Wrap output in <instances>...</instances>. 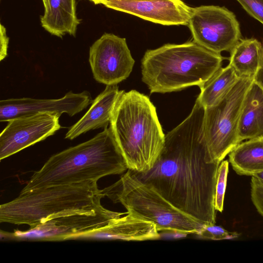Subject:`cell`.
Instances as JSON below:
<instances>
[{"instance_id": "obj_1", "label": "cell", "mask_w": 263, "mask_h": 263, "mask_svg": "<svg viewBox=\"0 0 263 263\" xmlns=\"http://www.w3.org/2000/svg\"><path fill=\"white\" fill-rule=\"evenodd\" d=\"M204 112L196 99L187 118L165 135L163 148L153 168L144 173L132 172L177 209L209 225L216 223L214 197L220 163L209 160Z\"/></svg>"}, {"instance_id": "obj_2", "label": "cell", "mask_w": 263, "mask_h": 263, "mask_svg": "<svg viewBox=\"0 0 263 263\" xmlns=\"http://www.w3.org/2000/svg\"><path fill=\"white\" fill-rule=\"evenodd\" d=\"M124 156L109 127L90 140L50 157L34 173L24 192L54 185L96 181L127 170Z\"/></svg>"}, {"instance_id": "obj_3", "label": "cell", "mask_w": 263, "mask_h": 263, "mask_svg": "<svg viewBox=\"0 0 263 263\" xmlns=\"http://www.w3.org/2000/svg\"><path fill=\"white\" fill-rule=\"evenodd\" d=\"M109 127L128 170L144 173L153 168L163 148L165 135L147 96L136 90H122Z\"/></svg>"}, {"instance_id": "obj_4", "label": "cell", "mask_w": 263, "mask_h": 263, "mask_svg": "<svg viewBox=\"0 0 263 263\" xmlns=\"http://www.w3.org/2000/svg\"><path fill=\"white\" fill-rule=\"evenodd\" d=\"M225 58L194 40L147 50L141 60L142 81L151 93L199 87L221 67Z\"/></svg>"}, {"instance_id": "obj_5", "label": "cell", "mask_w": 263, "mask_h": 263, "mask_svg": "<svg viewBox=\"0 0 263 263\" xmlns=\"http://www.w3.org/2000/svg\"><path fill=\"white\" fill-rule=\"evenodd\" d=\"M96 181L59 185L21 192L0 206V222L34 227L51 218L77 213H92L103 206Z\"/></svg>"}, {"instance_id": "obj_6", "label": "cell", "mask_w": 263, "mask_h": 263, "mask_svg": "<svg viewBox=\"0 0 263 263\" xmlns=\"http://www.w3.org/2000/svg\"><path fill=\"white\" fill-rule=\"evenodd\" d=\"M103 196L120 202L133 215L154 223L159 231L198 234L204 224L182 212L129 170Z\"/></svg>"}, {"instance_id": "obj_7", "label": "cell", "mask_w": 263, "mask_h": 263, "mask_svg": "<svg viewBox=\"0 0 263 263\" xmlns=\"http://www.w3.org/2000/svg\"><path fill=\"white\" fill-rule=\"evenodd\" d=\"M253 77H241L216 103L204 108L203 130L210 162L220 163L240 143L239 116Z\"/></svg>"}, {"instance_id": "obj_8", "label": "cell", "mask_w": 263, "mask_h": 263, "mask_svg": "<svg viewBox=\"0 0 263 263\" xmlns=\"http://www.w3.org/2000/svg\"><path fill=\"white\" fill-rule=\"evenodd\" d=\"M126 213L110 211L103 206L92 213H77L51 218L26 231L1 230L2 241H49L68 240L77 234L103 227Z\"/></svg>"}, {"instance_id": "obj_9", "label": "cell", "mask_w": 263, "mask_h": 263, "mask_svg": "<svg viewBox=\"0 0 263 263\" xmlns=\"http://www.w3.org/2000/svg\"><path fill=\"white\" fill-rule=\"evenodd\" d=\"M187 26L195 42L217 53L230 52L241 37L235 14L224 7L208 5L193 8Z\"/></svg>"}, {"instance_id": "obj_10", "label": "cell", "mask_w": 263, "mask_h": 263, "mask_svg": "<svg viewBox=\"0 0 263 263\" xmlns=\"http://www.w3.org/2000/svg\"><path fill=\"white\" fill-rule=\"evenodd\" d=\"M89 62L95 80L107 86L127 78L135 60L125 38L105 33L90 46Z\"/></svg>"}, {"instance_id": "obj_11", "label": "cell", "mask_w": 263, "mask_h": 263, "mask_svg": "<svg viewBox=\"0 0 263 263\" xmlns=\"http://www.w3.org/2000/svg\"><path fill=\"white\" fill-rule=\"evenodd\" d=\"M60 116L39 112L9 121L0 135V160L53 135L60 129Z\"/></svg>"}, {"instance_id": "obj_12", "label": "cell", "mask_w": 263, "mask_h": 263, "mask_svg": "<svg viewBox=\"0 0 263 263\" xmlns=\"http://www.w3.org/2000/svg\"><path fill=\"white\" fill-rule=\"evenodd\" d=\"M92 102L86 90L80 93L69 91L58 99L31 98H12L0 101V121L8 122L18 117L39 112L66 113L70 117L81 112Z\"/></svg>"}, {"instance_id": "obj_13", "label": "cell", "mask_w": 263, "mask_h": 263, "mask_svg": "<svg viewBox=\"0 0 263 263\" xmlns=\"http://www.w3.org/2000/svg\"><path fill=\"white\" fill-rule=\"evenodd\" d=\"M101 4L166 26H187L193 9L182 0H103Z\"/></svg>"}, {"instance_id": "obj_14", "label": "cell", "mask_w": 263, "mask_h": 263, "mask_svg": "<svg viewBox=\"0 0 263 263\" xmlns=\"http://www.w3.org/2000/svg\"><path fill=\"white\" fill-rule=\"evenodd\" d=\"M156 225L127 212L126 215L96 230L72 236L68 240L143 241L159 239Z\"/></svg>"}, {"instance_id": "obj_15", "label": "cell", "mask_w": 263, "mask_h": 263, "mask_svg": "<svg viewBox=\"0 0 263 263\" xmlns=\"http://www.w3.org/2000/svg\"><path fill=\"white\" fill-rule=\"evenodd\" d=\"M122 90L116 85H107L91 103L86 114L66 134L65 138L73 140L89 130L105 128L110 123L115 104Z\"/></svg>"}, {"instance_id": "obj_16", "label": "cell", "mask_w": 263, "mask_h": 263, "mask_svg": "<svg viewBox=\"0 0 263 263\" xmlns=\"http://www.w3.org/2000/svg\"><path fill=\"white\" fill-rule=\"evenodd\" d=\"M237 136L240 143L263 137V90L253 80L243 102Z\"/></svg>"}, {"instance_id": "obj_17", "label": "cell", "mask_w": 263, "mask_h": 263, "mask_svg": "<svg viewBox=\"0 0 263 263\" xmlns=\"http://www.w3.org/2000/svg\"><path fill=\"white\" fill-rule=\"evenodd\" d=\"M42 26L51 34L62 37L76 36L80 23L76 15V0H48V7L41 17Z\"/></svg>"}, {"instance_id": "obj_18", "label": "cell", "mask_w": 263, "mask_h": 263, "mask_svg": "<svg viewBox=\"0 0 263 263\" xmlns=\"http://www.w3.org/2000/svg\"><path fill=\"white\" fill-rule=\"evenodd\" d=\"M229 162L239 175L252 176L263 171V137L239 143L229 154Z\"/></svg>"}, {"instance_id": "obj_19", "label": "cell", "mask_w": 263, "mask_h": 263, "mask_svg": "<svg viewBox=\"0 0 263 263\" xmlns=\"http://www.w3.org/2000/svg\"><path fill=\"white\" fill-rule=\"evenodd\" d=\"M262 48L256 39H241L230 51L229 64L240 77H253L260 65Z\"/></svg>"}, {"instance_id": "obj_20", "label": "cell", "mask_w": 263, "mask_h": 263, "mask_svg": "<svg viewBox=\"0 0 263 263\" xmlns=\"http://www.w3.org/2000/svg\"><path fill=\"white\" fill-rule=\"evenodd\" d=\"M240 78L230 64L221 67L211 79L199 87L200 93L197 99L204 108L210 107L219 101Z\"/></svg>"}, {"instance_id": "obj_21", "label": "cell", "mask_w": 263, "mask_h": 263, "mask_svg": "<svg viewBox=\"0 0 263 263\" xmlns=\"http://www.w3.org/2000/svg\"><path fill=\"white\" fill-rule=\"evenodd\" d=\"M229 161L223 160L219 164L216 177L214 197V208L216 211L222 212L223 210V202L227 177L229 172Z\"/></svg>"}, {"instance_id": "obj_22", "label": "cell", "mask_w": 263, "mask_h": 263, "mask_svg": "<svg viewBox=\"0 0 263 263\" xmlns=\"http://www.w3.org/2000/svg\"><path fill=\"white\" fill-rule=\"evenodd\" d=\"M197 235L202 238L212 240L232 239L239 236V234L237 232H229L215 224H204Z\"/></svg>"}, {"instance_id": "obj_23", "label": "cell", "mask_w": 263, "mask_h": 263, "mask_svg": "<svg viewBox=\"0 0 263 263\" xmlns=\"http://www.w3.org/2000/svg\"><path fill=\"white\" fill-rule=\"evenodd\" d=\"M251 199L257 212L263 217V183L254 176L251 181Z\"/></svg>"}, {"instance_id": "obj_24", "label": "cell", "mask_w": 263, "mask_h": 263, "mask_svg": "<svg viewBox=\"0 0 263 263\" xmlns=\"http://www.w3.org/2000/svg\"><path fill=\"white\" fill-rule=\"evenodd\" d=\"M253 17L263 25V0H237Z\"/></svg>"}, {"instance_id": "obj_25", "label": "cell", "mask_w": 263, "mask_h": 263, "mask_svg": "<svg viewBox=\"0 0 263 263\" xmlns=\"http://www.w3.org/2000/svg\"><path fill=\"white\" fill-rule=\"evenodd\" d=\"M9 37L6 34L5 27L1 24L0 33V61L4 60L8 54Z\"/></svg>"}, {"instance_id": "obj_26", "label": "cell", "mask_w": 263, "mask_h": 263, "mask_svg": "<svg viewBox=\"0 0 263 263\" xmlns=\"http://www.w3.org/2000/svg\"><path fill=\"white\" fill-rule=\"evenodd\" d=\"M262 54L259 67L253 76V81L263 90V42Z\"/></svg>"}, {"instance_id": "obj_27", "label": "cell", "mask_w": 263, "mask_h": 263, "mask_svg": "<svg viewBox=\"0 0 263 263\" xmlns=\"http://www.w3.org/2000/svg\"><path fill=\"white\" fill-rule=\"evenodd\" d=\"M257 179H258L261 182L263 183V171L257 174H254L253 176Z\"/></svg>"}, {"instance_id": "obj_28", "label": "cell", "mask_w": 263, "mask_h": 263, "mask_svg": "<svg viewBox=\"0 0 263 263\" xmlns=\"http://www.w3.org/2000/svg\"><path fill=\"white\" fill-rule=\"evenodd\" d=\"M42 1L44 6L45 10H46L48 7V0H42Z\"/></svg>"}, {"instance_id": "obj_29", "label": "cell", "mask_w": 263, "mask_h": 263, "mask_svg": "<svg viewBox=\"0 0 263 263\" xmlns=\"http://www.w3.org/2000/svg\"><path fill=\"white\" fill-rule=\"evenodd\" d=\"M103 0H94V3L95 4H101V2Z\"/></svg>"}, {"instance_id": "obj_30", "label": "cell", "mask_w": 263, "mask_h": 263, "mask_svg": "<svg viewBox=\"0 0 263 263\" xmlns=\"http://www.w3.org/2000/svg\"><path fill=\"white\" fill-rule=\"evenodd\" d=\"M91 1H92V2H94V0H90Z\"/></svg>"}]
</instances>
